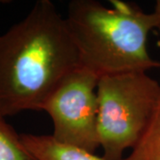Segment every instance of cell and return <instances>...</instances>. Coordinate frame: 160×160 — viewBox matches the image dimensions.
<instances>
[{
    "label": "cell",
    "mask_w": 160,
    "mask_h": 160,
    "mask_svg": "<svg viewBox=\"0 0 160 160\" xmlns=\"http://www.w3.org/2000/svg\"><path fill=\"white\" fill-rule=\"evenodd\" d=\"M82 67L66 20L50 0H38L0 35V115L39 111L59 84Z\"/></svg>",
    "instance_id": "6da1fadb"
},
{
    "label": "cell",
    "mask_w": 160,
    "mask_h": 160,
    "mask_svg": "<svg viewBox=\"0 0 160 160\" xmlns=\"http://www.w3.org/2000/svg\"><path fill=\"white\" fill-rule=\"evenodd\" d=\"M110 5L95 0L69 4L65 20L82 67L100 78L160 68L147 48L149 33L156 28L153 12L122 0H111Z\"/></svg>",
    "instance_id": "7a4b0ae2"
},
{
    "label": "cell",
    "mask_w": 160,
    "mask_h": 160,
    "mask_svg": "<svg viewBox=\"0 0 160 160\" xmlns=\"http://www.w3.org/2000/svg\"><path fill=\"white\" fill-rule=\"evenodd\" d=\"M160 81L144 71L102 76L97 85L99 146L107 160H122L142 136L158 107Z\"/></svg>",
    "instance_id": "3957f363"
},
{
    "label": "cell",
    "mask_w": 160,
    "mask_h": 160,
    "mask_svg": "<svg viewBox=\"0 0 160 160\" xmlns=\"http://www.w3.org/2000/svg\"><path fill=\"white\" fill-rule=\"evenodd\" d=\"M100 77L85 67L71 72L59 84L41 110L53 124L52 134L61 142L90 152L99 148L97 85Z\"/></svg>",
    "instance_id": "277c9868"
},
{
    "label": "cell",
    "mask_w": 160,
    "mask_h": 160,
    "mask_svg": "<svg viewBox=\"0 0 160 160\" xmlns=\"http://www.w3.org/2000/svg\"><path fill=\"white\" fill-rule=\"evenodd\" d=\"M21 136L37 160H107L86 149L61 142L52 135L22 133Z\"/></svg>",
    "instance_id": "5b68a950"
},
{
    "label": "cell",
    "mask_w": 160,
    "mask_h": 160,
    "mask_svg": "<svg viewBox=\"0 0 160 160\" xmlns=\"http://www.w3.org/2000/svg\"><path fill=\"white\" fill-rule=\"evenodd\" d=\"M125 160H160V98L147 129Z\"/></svg>",
    "instance_id": "8992f818"
},
{
    "label": "cell",
    "mask_w": 160,
    "mask_h": 160,
    "mask_svg": "<svg viewBox=\"0 0 160 160\" xmlns=\"http://www.w3.org/2000/svg\"><path fill=\"white\" fill-rule=\"evenodd\" d=\"M0 160H37L27 149L21 134L0 115Z\"/></svg>",
    "instance_id": "52a82bcc"
},
{
    "label": "cell",
    "mask_w": 160,
    "mask_h": 160,
    "mask_svg": "<svg viewBox=\"0 0 160 160\" xmlns=\"http://www.w3.org/2000/svg\"><path fill=\"white\" fill-rule=\"evenodd\" d=\"M156 18V28L160 32V0H158L155 4L154 11L152 12Z\"/></svg>",
    "instance_id": "ba28073f"
}]
</instances>
